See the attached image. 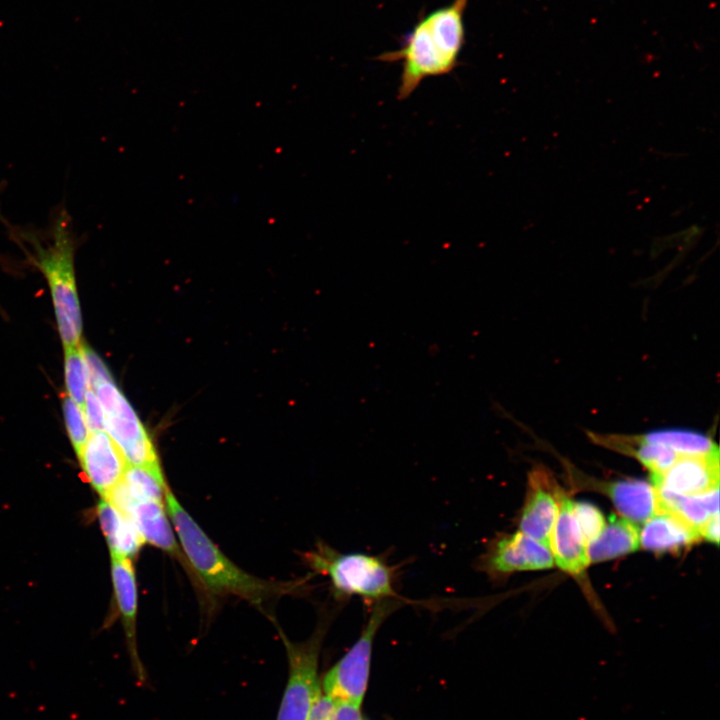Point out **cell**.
<instances>
[{
  "label": "cell",
  "instance_id": "4316f807",
  "mask_svg": "<svg viewBox=\"0 0 720 720\" xmlns=\"http://www.w3.org/2000/svg\"><path fill=\"white\" fill-rule=\"evenodd\" d=\"M336 699L324 693L313 702L307 720H330L335 709Z\"/></svg>",
  "mask_w": 720,
  "mask_h": 720
},
{
  "label": "cell",
  "instance_id": "ffe728a7",
  "mask_svg": "<svg viewBox=\"0 0 720 720\" xmlns=\"http://www.w3.org/2000/svg\"><path fill=\"white\" fill-rule=\"evenodd\" d=\"M639 436L644 441L666 445L683 455H706L719 451L710 437L687 429H661Z\"/></svg>",
  "mask_w": 720,
  "mask_h": 720
},
{
  "label": "cell",
  "instance_id": "8992f818",
  "mask_svg": "<svg viewBox=\"0 0 720 720\" xmlns=\"http://www.w3.org/2000/svg\"><path fill=\"white\" fill-rule=\"evenodd\" d=\"M395 607L396 604L391 600L375 604L359 638L348 652L325 674L323 679L324 693L336 700L362 703L369 680L375 636L384 620Z\"/></svg>",
  "mask_w": 720,
  "mask_h": 720
},
{
  "label": "cell",
  "instance_id": "e0dca14e",
  "mask_svg": "<svg viewBox=\"0 0 720 720\" xmlns=\"http://www.w3.org/2000/svg\"><path fill=\"white\" fill-rule=\"evenodd\" d=\"M639 546L638 525L611 515L601 533L587 544V554L590 562H601L634 552Z\"/></svg>",
  "mask_w": 720,
  "mask_h": 720
},
{
  "label": "cell",
  "instance_id": "ba28073f",
  "mask_svg": "<svg viewBox=\"0 0 720 720\" xmlns=\"http://www.w3.org/2000/svg\"><path fill=\"white\" fill-rule=\"evenodd\" d=\"M482 562L484 568L493 574L541 570L554 565L550 548L521 531L495 540Z\"/></svg>",
  "mask_w": 720,
  "mask_h": 720
},
{
  "label": "cell",
  "instance_id": "9c48e42d",
  "mask_svg": "<svg viewBox=\"0 0 720 720\" xmlns=\"http://www.w3.org/2000/svg\"><path fill=\"white\" fill-rule=\"evenodd\" d=\"M78 458L86 480L102 498L122 481L128 467L106 431L90 432Z\"/></svg>",
  "mask_w": 720,
  "mask_h": 720
},
{
  "label": "cell",
  "instance_id": "4fadbf2b",
  "mask_svg": "<svg viewBox=\"0 0 720 720\" xmlns=\"http://www.w3.org/2000/svg\"><path fill=\"white\" fill-rule=\"evenodd\" d=\"M549 548L554 562L571 575L581 574L589 565L585 543L573 514V502L562 496Z\"/></svg>",
  "mask_w": 720,
  "mask_h": 720
},
{
  "label": "cell",
  "instance_id": "f1b7e54d",
  "mask_svg": "<svg viewBox=\"0 0 720 720\" xmlns=\"http://www.w3.org/2000/svg\"><path fill=\"white\" fill-rule=\"evenodd\" d=\"M702 538L715 544L719 543V514L712 516L700 529Z\"/></svg>",
  "mask_w": 720,
  "mask_h": 720
},
{
  "label": "cell",
  "instance_id": "cb8c5ba5",
  "mask_svg": "<svg viewBox=\"0 0 720 720\" xmlns=\"http://www.w3.org/2000/svg\"><path fill=\"white\" fill-rule=\"evenodd\" d=\"M573 514L586 544L594 540L606 524L599 508L589 502L573 503Z\"/></svg>",
  "mask_w": 720,
  "mask_h": 720
},
{
  "label": "cell",
  "instance_id": "7402d4cb",
  "mask_svg": "<svg viewBox=\"0 0 720 720\" xmlns=\"http://www.w3.org/2000/svg\"><path fill=\"white\" fill-rule=\"evenodd\" d=\"M65 383L67 395L82 409L89 385V378L81 343L78 346L65 347Z\"/></svg>",
  "mask_w": 720,
  "mask_h": 720
},
{
  "label": "cell",
  "instance_id": "83f0119b",
  "mask_svg": "<svg viewBox=\"0 0 720 720\" xmlns=\"http://www.w3.org/2000/svg\"><path fill=\"white\" fill-rule=\"evenodd\" d=\"M330 720H364L361 713V703L336 700L335 709Z\"/></svg>",
  "mask_w": 720,
  "mask_h": 720
},
{
  "label": "cell",
  "instance_id": "d6986e66",
  "mask_svg": "<svg viewBox=\"0 0 720 720\" xmlns=\"http://www.w3.org/2000/svg\"><path fill=\"white\" fill-rule=\"evenodd\" d=\"M658 511L676 514L698 532L715 514H719V487L707 492L683 496L657 488Z\"/></svg>",
  "mask_w": 720,
  "mask_h": 720
},
{
  "label": "cell",
  "instance_id": "3957f363",
  "mask_svg": "<svg viewBox=\"0 0 720 720\" xmlns=\"http://www.w3.org/2000/svg\"><path fill=\"white\" fill-rule=\"evenodd\" d=\"M164 504L185 559L210 592L233 595L262 608L265 602L290 591L291 584L263 580L235 565L183 508L168 486Z\"/></svg>",
  "mask_w": 720,
  "mask_h": 720
},
{
  "label": "cell",
  "instance_id": "44dd1931",
  "mask_svg": "<svg viewBox=\"0 0 720 720\" xmlns=\"http://www.w3.org/2000/svg\"><path fill=\"white\" fill-rule=\"evenodd\" d=\"M122 483L133 500L164 502L165 483L160 467L128 465Z\"/></svg>",
  "mask_w": 720,
  "mask_h": 720
},
{
  "label": "cell",
  "instance_id": "8fae6325",
  "mask_svg": "<svg viewBox=\"0 0 720 720\" xmlns=\"http://www.w3.org/2000/svg\"><path fill=\"white\" fill-rule=\"evenodd\" d=\"M654 487L690 496L719 487V451L706 455H680L661 476H651Z\"/></svg>",
  "mask_w": 720,
  "mask_h": 720
},
{
  "label": "cell",
  "instance_id": "7a4b0ae2",
  "mask_svg": "<svg viewBox=\"0 0 720 720\" xmlns=\"http://www.w3.org/2000/svg\"><path fill=\"white\" fill-rule=\"evenodd\" d=\"M468 2L453 0L420 17L399 49L377 57L382 62L401 63L399 100L410 97L424 79L449 74L458 66L465 44L464 14Z\"/></svg>",
  "mask_w": 720,
  "mask_h": 720
},
{
  "label": "cell",
  "instance_id": "603a6c76",
  "mask_svg": "<svg viewBox=\"0 0 720 720\" xmlns=\"http://www.w3.org/2000/svg\"><path fill=\"white\" fill-rule=\"evenodd\" d=\"M62 408L67 433L78 456L90 434V431L82 408L67 394H64L62 397Z\"/></svg>",
  "mask_w": 720,
  "mask_h": 720
},
{
  "label": "cell",
  "instance_id": "30bf717a",
  "mask_svg": "<svg viewBox=\"0 0 720 720\" xmlns=\"http://www.w3.org/2000/svg\"><path fill=\"white\" fill-rule=\"evenodd\" d=\"M563 494L546 472L529 475V491L521 512L519 531L549 547Z\"/></svg>",
  "mask_w": 720,
  "mask_h": 720
},
{
  "label": "cell",
  "instance_id": "5bb4252c",
  "mask_svg": "<svg viewBox=\"0 0 720 720\" xmlns=\"http://www.w3.org/2000/svg\"><path fill=\"white\" fill-rule=\"evenodd\" d=\"M111 575L133 667L139 680L144 681L145 672L136 646L137 585L131 559L111 555Z\"/></svg>",
  "mask_w": 720,
  "mask_h": 720
},
{
  "label": "cell",
  "instance_id": "ac0fdd59",
  "mask_svg": "<svg viewBox=\"0 0 720 720\" xmlns=\"http://www.w3.org/2000/svg\"><path fill=\"white\" fill-rule=\"evenodd\" d=\"M97 515L111 555L134 557L144 541L131 519L104 498L98 503Z\"/></svg>",
  "mask_w": 720,
  "mask_h": 720
},
{
  "label": "cell",
  "instance_id": "6da1fadb",
  "mask_svg": "<svg viewBox=\"0 0 720 720\" xmlns=\"http://www.w3.org/2000/svg\"><path fill=\"white\" fill-rule=\"evenodd\" d=\"M7 227L11 239L47 280L64 347L78 346L81 343L82 318L74 268L78 239L72 217L65 207H58L46 230L37 231L10 224Z\"/></svg>",
  "mask_w": 720,
  "mask_h": 720
},
{
  "label": "cell",
  "instance_id": "d4e9b609",
  "mask_svg": "<svg viewBox=\"0 0 720 720\" xmlns=\"http://www.w3.org/2000/svg\"><path fill=\"white\" fill-rule=\"evenodd\" d=\"M81 349L91 389L99 382L112 379L111 374L101 358L90 347L81 343Z\"/></svg>",
  "mask_w": 720,
  "mask_h": 720
},
{
  "label": "cell",
  "instance_id": "484cf974",
  "mask_svg": "<svg viewBox=\"0 0 720 720\" xmlns=\"http://www.w3.org/2000/svg\"><path fill=\"white\" fill-rule=\"evenodd\" d=\"M82 410L90 432L105 431L102 406L91 388L86 392Z\"/></svg>",
  "mask_w": 720,
  "mask_h": 720
},
{
  "label": "cell",
  "instance_id": "52a82bcc",
  "mask_svg": "<svg viewBox=\"0 0 720 720\" xmlns=\"http://www.w3.org/2000/svg\"><path fill=\"white\" fill-rule=\"evenodd\" d=\"M326 632L318 625L312 636L299 643L282 639L288 658V681L276 720H307L313 702L322 693L318 677V662Z\"/></svg>",
  "mask_w": 720,
  "mask_h": 720
},
{
  "label": "cell",
  "instance_id": "9a60e30c",
  "mask_svg": "<svg viewBox=\"0 0 720 720\" xmlns=\"http://www.w3.org/2000/svg\"><path fill=\"white\" fill-rule=\"evenodd\" d=\"M699 532L677 516L658 511L639 530V545L657 552H678L700 540Z\"/></svg>",
  "mask_w": 720,
  "mask_h": 720
},
{
  "label": "cell",
  "instance_id": "7c38bea8",
  "mask_svg": "<svg viewBox=\"0 0 720 720\" xmlns=\"http://www.w3.org/2000/svg\"><path fill=\"white\" fill-rule=\"evenodd\" d=\"M118 509L131 519L144 543H149L178 559H185L175 539L164 502L133 500L126 492Z\"/></svg>",
  "mask_w": 720,
  "mask_h": 720
},
{
  "label": "cell",
  "instance_id": "5b68a950",
  "mask_svg": "<svg viewBox=\"0 0 720 720\" xmlns=\"http://www.w3.org/2000/svg\"><path fill=\"white\" fill-rule=\"evenodd\" d=\"M92 390L102 406L104 430L116 443L127 464L160 467L149 434L113 379L99 382Z\"/></svg>",
  "mask_w": 720,
  "mask_h": 720
},
{
  "label": "cell",
  "instance_id": "2e32d148",
  "mask_svg": "<svg viewBox=\"0 0 720 720\" xmlns=\"http://www.w3.org/2000/svg\"><path fill=\"white\" fill-rule=\"evenodd\" d=\"M606 491L622 517L636 525L658 512L656 489L646 481L620 480L609 484Z\"/></svg>",
  "mask_w": 720,
  "mask_h": 720
},
{
  "label": "cell",
  "instance_id": "277c9868",
  "mask_svg": "<svg viewBox=\"0 0 720 720\" xmlns=\"http://www.w3.org/2000/svg\"><path fill=\"white\" fill-rule=\"evenodd\" d=\"M309 560L314 570L329 577L337 596H358L375 604L396 596L393 570L377 556L339 553L321 545Z\"/></svg>",
  "mask_w": 720,
  "mask_h": 720
}]
</instances>
